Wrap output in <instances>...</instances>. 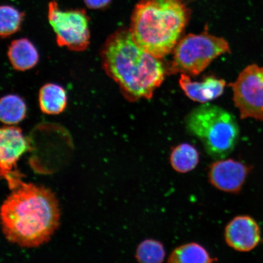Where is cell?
<instances>
[{
  "mask_svg": "<svg viewBox=\"0 0 263 263\" xmlns=\"http://www.w3.org/2000/svg\"><path fill=\"white\" fill-rule=\"evenodd\" d=\"M8 55L13 68L21 71L34 68L39 61L37 49L26 38L13 41L8 48Z\"/></svg>",
  "mask_w": 263,
  "mask_h": 263,
  "instance_id": "7c38bea8",
  "label": "cell"
},
{
  "mask_svg": "<svg viewBox=\"0 0 263 263\" xmlns=\"http://www.w3.org/2000/svg\"><path fill=\"white\" fill-rule=\"evenodd\" d=\"M29 149L28 141L21 128L3 127L0 130V167L1 176L7 181L10 190H14L24 182V175L16 170L20 158Z\"/></svg>",
  "mask_w": 263,
  "mask_h": 263,
  "instance_id": "ba28073f",
  "label": "cell"
},
{
  "mask_svg": "<svg viewBox=\"0 0 263 263\" xmlns=\"http://www.w3.org/2000/svg\"><path fill=\"white\" fill-rule=\"evenodd\" d=\"M39 101L43 113L59 115L63 112L67 107V93L61 85L48 83L39 91Z\"/></svg>",
  "mask_w": 263,
  "mask_h": 263,
  "instance_id": "4fadbf2b",
  "label": "cell"
},
{
  "mask_svg": "<svg viewBox=\"0 0 263 263\" xmlns=\"http://www.w3.org/2000/svg\"><path fill=\"white\" fill-rule=\"evenodd\" d=\"M48 16L59 46L77 52L88 48L90 41V20L85 10L62 11L58 3L52 1L48 6Z\"/></svg>",
  "mask_w": 263,
  "mask_h": 263,
  "instance_id": "8992f818",
  "label": "cell"
},
{
  "mask_svg": "<svg viewBox=\"0 0 263 263\" xmlns=\"http://www.w3.org/2000/svg\"><path fill=\"white\" fill-rule=\"evenodd\" d=\"M190 15L185 0H140L129 29L141 48L161 59L175 48Z\"/></svg>",
  "mask_w": 263,
  "mask_h": 263,
  "instance_id": "3957f363",
  "label": "cell"
},
{
  "mask_svg": "<svg viewBox=\"0 0 263 263\" xmlns=\"http://www.w3.org/2000/svg\"><path fill=\"white\" fill-rule=\"evenodd\" d=\"M224 238L230 248L236 251L248 252L260 242L261 230L258 223L252 217L237 216L226 226Z\"/></svg>",
  "mask_w": 263,
  "mask_h": 263,
  "instance_id": "30bf717a",
  "label": "cell"
},
{
  "mask_svg": "<svg viewBox=\"0 0 263 263\" xmlns=\"http://www.w3.org/2000/svg\"><path fill=\"white\" fill-rule=\"evenodd\" d=\"M230 52L225 39L210 34L206 29L200 34H189L174 48L167 73L198 75L215 59Z\"/></svg>",
  "mask_w": 263,
  "mask_h": 263,
  "instance_id": "5b68a950",
  "label": "cell"
},
{
  "mask_svg": "<svg viewBox=\"0 0 263 263\" xmlns=\"http://www.w3.org/2000/svg\"><path fill=\"white\" fill-rule=\"evenodd\" d=\"M166 251L162 242L154 239L144 240L138 246L137 260L143 263H161L165 259Z\"/></svg>",
  "mask_w": 263,
  "mask_h": 263,
  "instance_id": "e0dca14e",
  "label": "cell"
},
{
  "mask_svg": "<svg viewBox=\"0 0 263 263\" xmlns=\"http://www.w3.org/2000/svg\"><path fill=\"white\" fill-rule=\"evenodd\" d=\"M251 168L239 161L222 159L216 160L209 166L210 184L222 192L238 193L241 190Z\"/></svg>",
  "mask_w": 263,
  "mask_h": 263,
  "instance_id": "9c48e42d",
  "label": "cell"
},
{
  "mask_svg": "<svg viewBox=\"0 0 263 263\" xmlns=\"http://www.w3.org/2000/svg\"><path fill=\"white\" fill-rule=\"evenodd\" d=\"M199 153L196 148L189 143L174 147L171 153L170 162L175 172L185 174L192 172L199 163Z\"/></svg>",
  "mask_w": 263,
  "mask_h": 263,
  "instance_id": "9a60e30c",
  "label": "cell"
},
{
  "mask_svg": "<svg viewBox=\"0 0 263 263\" xmlns=\"http://www.w3.org/2000/svg\"><path fill=\"white\" fill-rule=\"evenodd\" d=\"M216 260L205 248L197 242L177 247L167 258V262L172 263H210Z\"/></svg>",
  "mask_w": 263,
  "mask_h": 263,
  "instance_id": "5bb4252c",
  "label": "cell"
},
{
  "mask_svg": "<svg viewBox=\"0 0 263 263\" xmlns=\"http://www.w3.org/2000/svg\"><path fill=\"white\" fill-rule=\"evenodd\" d=\"M101 57L104 71L129 101L152 98L167 73L160 59L141 48L129 29H118L111 34Z\"/></svg>",
  "mask_w": 263,
  "mask_h": 263,
  "instance_id": "7a4b0ae2",
  "label": "cell"
},
{
  "mask_svg": "<svg viewBox=\"0 0 263 263\" xmlns=\"http://www.w3.org/2000/svg\"><path fill=\"white\" fill-rule=\"evenodd\" d=\"M61 210L52 191L23 182L3 202L1 223L9 242L25 248L47 243L60 226Z\"/></svg>",
  "mask_w": 263,
  "mask_h": 263,
  "instance_id": "6da1fadb",
  "label": "cell"
},
{
  "mask_svg": "<svg viewBox=\"0 0 263 263\" xmlns=\"http://www.w3.org/2000/svg\"><path fill=\"white\" fill-rule=\"evenodd\" d=\"M230 85L241 119L254 118L263 122V67L248 65Z\"/></svg>",
  "mask_w": 263,
  "mask_h": 263,
  "instance_id": "52a82bcc",
  "label": "cell"
},
{
  "mask_svg": "<svg viewBox=\"0 0 263 263\" xmlns=\"http://www.w3.org/2000/svg\"><path fill=\"white\" fill-rule=\"evenodd\" d=\"M87 7L93 9H101L107 7L111 0H84Z\"/></svg>",
  "mask_w": 263,
  "mask_h": 263,
  "instance_id": "d6986e66",
  "label": "cell"
},
{
  "mask_svg": "<svg viewBox=\"0 0 263 263\" xmlns=\"http://www.w3.org/2000/svg\"><path fill=\"white\" fill-rule=\"evenodd\" d=\"M24 13L11 6L3 5L0 9V34L6 38L20 30Z\"/></svg>",
  "mask_w": 263,
  "mask_h": 263,
  "instance_id": "ac0fdd59",
  "label": "cell"
},
{
  "mask_svg": "<svg viewBox=\"0 0 263 263\" xmlns=\"http://www.w3.org/2000/svg\"><path fill=\"white\" fill-rule=\"evenodd\" d=\"M185 127L202 143L215 160L225 159L234 150L239 137L235 117L228 111L209 103L194 108L185 118Z\"/></svg>",
  "mask_w": 263,
  "mask_h": 263,
  "instance_id": "277c9868",
  "label": "cell"
},
{
  "mask_svg": "<svg viewBox=\"0 0 263 263\" xmlns=\"http://www.w3.org/2000/svg\"><path fill=\"white\" fill-rule=\"evenodd\" d=\"M27 113L25 101L16 95L3 97L0 101V119L7 125H14L24 120Z\"/></svg>",
  "mask_w": 263,
  "mask_h": 263,
  "instance_id": "2e32d148",
  "label": "cell"
},
{
  "mask_svg": "<svg viewBox=\"0 0 263 263\" xmlns=\"http://www.w3.org/2000/svg\"><path fill=\"white\" fill-rule=\"evenodd\" d=\"M179 85L191 100L205 104L221 96L226 82L214 77H207L202 81H193L189 74H181Z\"/></svg>",
  "mask_w": 263,
  "mask_h": 263,
  "instance_id": "8fae6325",
  "label": "cell"
}]
</instances>
